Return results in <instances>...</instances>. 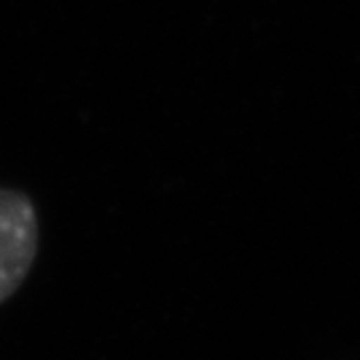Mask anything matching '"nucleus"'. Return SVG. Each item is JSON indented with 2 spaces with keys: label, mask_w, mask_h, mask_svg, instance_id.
<instances>
[{
  "label": "nucleus",
  "mask_w": 360,
  "mask_h": 360,
  "mask_svg": "<svg viewBox=\"0 0 360 360\" xmlns=\"http://www.w3.org/2000/svg\"><path fill=\"white\" fill-rule=\"evenodd\" d=\"M40 219L32 198L0 187V304H6L35 267Z\"/></svg>",
  "instance_id": "f257e3e1"
}]
</instances>
